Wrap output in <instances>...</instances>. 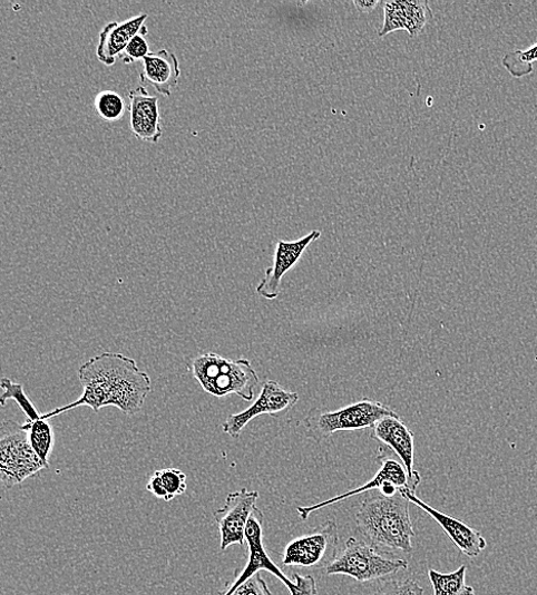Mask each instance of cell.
<instances>
[{"instance_id":"20","label":"cell","mask_w":537,"mask_h":595,"mask_svg":"<svg viewBox=\"0 0 537 595\" xmlns=\"http://www.w3.org/2000/svg\"><path fill=\"white\" fill-rule=\"evenodd\" d=\"M23 430L28 435V441L35 452L43 460L47 465L49 464V458L55 449L56 436L52 425L48 419L40 417L37 420H26L22 425Z\"/></svg>"},{"instance_id":"13","label":"cell","mask_w":537,"mask_h":595,"mask_svg":"<svg viewBox=\"0 0 537 595\" xmlns=\"http://www.w3.org/2000/svg\"><path fill=\"white\" fill-rule=\"evenodd\" d=\"M320 231H313L299 241H279L274 252L273 265L266 270L264 279L256 289L257 293L267 301L276 300L281 291L283 276L299 264L310 244L320 238Z\"/></svg>"},{"instance_id":"18","label":"cell","mask_w":537,"mask_h":595,"mask_svg":"<svg viewBox=\"0 0 537 595\" xmlns=\"http://www.w3.org/2000/svg\"><path fill=\"white\" fill-rule=\"evenodd\" d=\"M180 75L178 58L167 50L150 53L143 60L141 81L150 85L164 97H172Z\"/></svg>"},{"instance_id":"9","label":"cell","mask_w":537,"mask_h":595,"mask_svg":"<svg viewBox=\"0 0 537 595\" xmlns=\"http://www.w3.org/2000/svg\"><path fill=\"white\" fill-rule=\"evenodd\" d=\"M300 401V396L283 390L276 381L264 382L257 401L250 408L235 414H230L223 423V432L232 439H238L243 429L253 419L262 414L280 416L291 411Z\"/></svg>"},{"instance_id":"25","label":"cell","mask_w":537,"mask_h":595,"mask_svg":"<svg viewBox=\"0 0 537 595\" xmlns=\"http://www.w3.org/2000/svg\"><path fill=\"white\" fill-rule=\"evenodd\" d=\"M373 595H424V589L417 581H390Z\"/></svg>"},{"instance_id":"14","label":"cell","mask_w":537,"mask_h":595,"mask_svg":"<svg viewBox=\"0 0 537 595\" xmlns=\"http://www.w3.org/2000/svg\"><path fill=\"white\" fill-rule=\"evenodd\" d=\"M400 491L410 503H414L433 518L450 540L456 544L468 558L476 559L482 554V550L486 549L487 540L478 530L458 519H453L437 511L436 508L420 499L416 492H412L409 489H400Z\"/></svg>"},{"instance_id":"17","label":"cell","mask_w":537,"mask_h":595,"mask_svg":"<svg viewBox=\"0 0 537 595\" xmlns=\"http://www.w3.org/2000/svg\"><path fill=\"white\" fill-rule=\"evenodd\" d=\"M147 18V14H140L121 23H108L99 35L98 60L108 67L114 66L130 41L143 30Z\"/></svg>"},{"instance_id":"2","label":"cell","mask_w":537,"mask_h":595,"mask_svg":"<svg viewBox=\"0 0 537 595\" xmlns=\"http://www.w3.org/2000/svg\"><path fill=\"white\" fill-rule=\"evenodd\" d=\"M409 499L401 492L374 495L362 500L355 515L358 531L383 554H411L414 527L409 516Z\"/></svg>"},{"instance_id":"3","label":"cell","mask_w":537,"mask_h":595,"mask_svg":"<svg viewBox=\"0 0 537 595\" xmlns=\"http://www.w3.org/2000/svg\"><path fill=\"white\" fill-rule=\"evenodd\" d=\"M189 368L204 392L215 398L237 396L251 402L260 386L257 371L246 359L232 360L206 353L194 358Z\"/></svg>"},{"instance_id":"5","label":"cell","mask_w":537,"mask_h":595,"mask_svg":"<svg viewBox=\"0 0 537 595\" xmlns=\"http://www.w3.org/2000/svg\"><path fill=\"white\" fill-rule=\"evenodd\" d=\"M397 414L390 407L370 399L335 411L314 408L304 420L305 436L320 443L339 432L373 429L383 418Z\"/></svg>"},{"instance_id":"24","label":"cell","mask_w":537,"mask_h":595,"mask_svg":"<svg viewBox=\"0 0 537 595\" xmlns=\"http://www.w3.org/2000/svg\"><path fill=\"white\" fill-rule=\"evenodd\" d=\"M2 389L4 392L2 394V398H0V403H2L3 407H6L10 400H13L21 408V410L26 414L27 420L32 421L41 417V414H39L37 409L26 396L23 387L21 384H18V382H14L9 378H3Z\"/></svg>"},{"instance_id":"22","label":"cell","mask_w":537,"mask_h":595,"mask_svg":"<svg viewBox=\"0 0 537 595\" xmlns=\"http://www.w3.org/2000/svg\"><path fill=\"white\" fill-rule=\"evenodd\" d=\"M537 62V42L526 50H516L508 53L502 65L514 78L526 77L534 71V65Z\"/></svg>"},{"instance_id":"7","label":"cell","mask_w":537,"mask_h":595,"mask_svg":"<svg viewBox=\"0 0 537 595\" xmlns=\"http://www.w3.org/2000/svg\"><path fill=\"white\" fill-rule=\"evenodd\" d=\"M0 432V475L6 488L19 486L39 471L49 469L50 466L31 448L22 425L7 420Z\"/></svg>"},{"instance_id":"28","label":"cell","mask_w":537,"mask_h":595,"mask_svg":"<svg viewBox=\"0 0 537 595\" xmlns=\"http://www.w3.org/2000/svg\"><path fill=\"white\" fill-rule=\"evenodd\" d=\"M354 7L360 13H370L373 12L380 4L378 0H369V2H353Z\"/></svg>"},{"instance_id":"16","label":"cell","mask_w":537,"mask_h":595,"mask_svg":"<svg viewBox=\"0 0 537 595\" xmlns=\"http://www.w3.org/2000/svg\"><path fill=\"white\" fill-rule=\"evenodd\" d=\"M433 14L428 2H389L384 7V25L380 37L397 30H407L410 37L419 36Z\"/></svg>"},{"instance_id":"10","label":"cell","mask_w":537,"mask_h":595,"mask_svg":"<svg viewBox=\"0 0 537 595\" xmlns=\"http://www.w3.org/2000/svg\"><path fill=\"white\" fill-rule=\"evenodd\" d=\"M378 461L381 462V469L377 474V476L369 482L362 485L361 487L354 490L348 491L343 495H339L333 498H329L319 504H314L311 506H299L297 513L300 518L303 521H306L310 516L319 511V509L338 504L342 500H345L346 498L360 495L364 491L380 489L382 492L390 487H396L398 489H409V479L404 466L393 451H391L389 448L381 446L378 455Z\"/></svg>"},{"instance_id":"1","label":"cell","mask_w":537,"mask_h":595,"mask_svg":"<svg viewBox=\"0 0 537 595\" xmlns=\"http://www.w3.org/2000/svg\"><path fill=\"white\" fill-rule=\"evenodd\" d=\"M78 378L81 397L41 417L49 420L78 407H90L95 412L115 407L133 416L141 410L152 391V380L136 360L117 353L106 352L90 359L78 369Z\"/></svg>"},{"instance_id":"15","label":"cell","mask_w":537,"mask_h":595,"mask_svg":"<svg viewBox=\"0 0 537 595\" xmlns=\"http://www.w3.org/2000/svg\"><path fill=\"white\" fill-rule=\"evenodd\" d=\"M129 99L134 136L145 143L157 144L163 137L158 99L144 87L133 90Z\"/></svg>"},{"instance_id":"12","label":"cell","mask_w":537,"mask_h":595,"mask_svg":"<svg viewBox=\"0 0 537 595\" xmlns=\"http://www.w3.org/2000/svg\"><path fill=\"white\" fill-rule=\"evenodd\" d=\"M371 438L397 455L407 471L409 490L417 492L421 476L414 469L416 439L400 417L397 414L380 420L373 428Z\"/></svg>"},{"instance_id":"23","label":"cell","mask_w":537,"mask_h":595,"mask_svg":"<svg viewBox=\"0 0 537 595\" xmlns=\"http://www.w3.org/2000/svg\"><path fill=\"white\" fill-rule=\"evenodd\" d=\"M95 109L101 119L118 121L127 113V103L115 91H102L95 99Z\"/></svg>"},{"instance_id":"27","label":"cell","mask_w":537,"mask_h":595,"mask_svg":"<svg viewBox=\"0 0 537 595\" xmlns=\"http://www.w3.org/2000/svg\"><path fill=\"white\" fill-rule=\"evenodd\" d=\"M232 595H273L264 578L256 574L238 586Z\"/></svg>"},{"instance_id":"8","label":"cell","mask_w":537,"mask_h":595,"mask_svg":"<svg viewBox=\"0 0 537 595\" xmlns=\"http://www.w3.org/2000/svg\"><path fill=\"white\" fill-rule=\"evenodd\" d=\"M340 544L339 527L334 521H326L289 543L283 552L282 565L307 569L326 568L338 558Z\"/></svg>"},{"instance_id":"6","label":"cell","mask_w":537,"mask_h":595,"mask_svg":"<svg viewBox=\"0 0 537 595\" xmlns=\"http://www.w3.org/2000/svg\"><path fill=\"white\" fill-rule=\"evenodd\" d=\"M407 568L406 560L384 557L374 546L351 537L343 554L325 568V574L350 576L365 583L396 575Z\"/></svg>"},{"instance_id":"26","label":"cell","mask_w":537,"mask_h":595,"mask_svg":"<svg viewBox=\"0 0 537 595\" xmlns=\"http://www.w3.org/2000/svg\"><path fill=\"white\" fill-rule=\"evenodd\" d=\"M148 29L145 26L143 30L130 41L129 47L123 53V61L126 64H134L138 60H144L150 55L148 41L146 40V35Z\"/></svg>"},{"instance_id":"21","label":"cell","mask_w":537,"mask_h":595,"mask_svg":"<svg viewBox=\"0 0 537 595\" xmlns=\"http://www.w3.org/2000/svg\"><path fill=\"white\" fill-rule=\"evenodd\" d=\"M429 578L435 595H476L475 588L467 584V566L465 565L449 574L430 569Z\"/></svg>"},{"instance_id":"11","label":"cell","mask_w":537,"mask_h":595,"mask_svg":"<svg viewBox=\"0 0 537 595\" xmlns=\"http://www.w3.org/2000/svg\"><path fill=\"white\" fill-rule=\"evenodd\" d=\"M258 498V491L243 488L230 494L225 505L217 509L214 517L219 527L222 549L225 550L234 544H244L246 526L257 507Z\"/></svg>"},{"instance_id":"19","label":"cell","mask_w":537,"mask_h":595,"mask_svg":"<svg viewBox=\"0 0 537 595\" xmlns=\"http://www.w3.org/2000/svg\"><path fill=\"white\" fill-rule=\"evenodd\" d=\"M186 480L187 477L183 471L175 469V467H168V469L155 471L150 477L146 489L156 498L169 503L175 497L186 492Z\"/></svg>"},{"instance_id":"4","label":"cell","mask_w":537,"mask_h":595,"mask_svg":"<svg viewBox=\"0 0 537 595\" xmlns=\"http://www.w3.org/2000/svg\"><path fill=\"white\" fill-rule=\"evenodd\" d=\"M265 517L258 507L255 508L245 530V542L250 558L242 572H235V579L226 584L221 595H232L245 581L260 572H267L280 579L292 595H318L316 582L311 575L293 574L294 579L289 578L270 558L264 545Z\"/></svg>"}]
</instances>
